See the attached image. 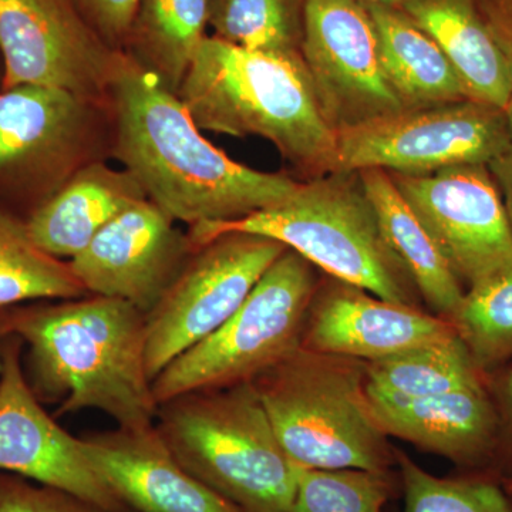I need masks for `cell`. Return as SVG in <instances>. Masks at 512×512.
Masks as SVG:
<instances>
[{
	"label": "cell",
	"instance_id": "3",
	"mask_svg": "<svg viewBox=\"0 0 512 512\" xmlns=\"http://www.w3.org/2000/svg\"><path fill=\"white\" fill-rule=\"evenodd\" d=\"M177 96L201 131L265 138L309 177L335 173L338 133L320 109L301 56L207 36Z\"/></svg>",
	"mask_w": 512,
	"mask_h": 512
},
{
	"label": "cell",
	"instance_id": "9",
	"mask_svg": "<svg viewBox=\"0 0 512 512\" xmlns=\"http://www.w3.org/2000/svg\"><path fill=\"white\" fill-rule=\"evenodd\" d=\"M286 249L275 239L245 232H227L195 247L174 284L146 315L151 383L185 350L221 328Z\"/></svg>",
	"mask_w": 512,
	"mask_h": 512
},
{
	"label": "cell",
	"instance_id": "33",
	"mask_svg": "<svg viewBox=\"0 0 512 512\" xmlns=\"http://www.w3.org/2000/svg\"><path fill=\"white\" fill-rule=\"evenodd\" d=\"M488 170L493 175L495 184L503 197L505 212H507L512 232V147L501 156L494 158L488 164Z\"/></svg>",
	"mask_w": 512,
	"mask_h": 512
},
{
	"label": "cell",
	"instance_id": "17",
	"mask_svg": "<svg viewBox=\"0 0 512 512\" xmlns=\"http://www.w3.org/2000/svg\"><path fill=\"white\" fill-rule=\"evenodd\" d=\"M90 463L133 512H242L178 463L156 424L80 437Z\"/></svg>",
	"mask_w": 512,
	"mask_h": 512
},
{
	"label": "cell",
	"instance_id": "21",
	"mask_svg": "<svg viewBox=\"0 0 512 512\" xmlns=\"http://www.w3.org/2000/svg\"><path fill=\"white\" fill-rule=\"evenodd\" d=\"M357 174L387 245L412 279L417 293L439 318L450 322L464 298L456 272L397 190L389 173L373 168Z\"/></svg>",
	"mask_w": 512,
	"mask_h": 512
},
{
	"label": "cell",
	"instance_id": "34",
	"mask_svg": "<svg viewBox=\"0 0 512 512\" xmlns=\"http://www.w3.org/2000/svg\"><path fill=\"white\" fill-rule=\"evenodd\" d=\"M500 43L503 46L505 56H507L508 67H510V94H508L507 103H505L503 111L505 121H507L508 133H510L512 141V46L503 42V40H500Z\"/></svg>",
	"mask_w": 512,
	"mask_h": 512
},
{
	"label": "cell",
	"instance_id": "18",
	"mask_svg": "<svg viewBox=\"0 0 512 512\" xmlns=\"http://www.w3.org/2000/svg\"><path fill=\"white\" fill-rule=\"evenodd\" d=\"M373 417L387 437L473 464L490 453L497 416L483 386L437 396L407 397L367 386Z\"/></svg>",
	"mask_w": 512,
	"mask_h": 512
},
{
	"label": "cell",
	"instance_id": "2",
	"mask_svg": "<svg viewBox=\"0 0 512 512\" xmlns=\"http://www.w3.org/2000/svg\"><path fill=\"white\" fill-rule=\"evenodd\" d=\"M9 335L28 348V382L57 414L97 410L123 429L156 424L146 369V315L130 303L86 295L8 309Z\"/></svg>",
	"mask_w": 512,
	"mask_h": 512
},
{
	"label": "cell",
	"instance_id": "27",
	"mask_svg": "<svg viewBox=\"0 0 512 512\" xmlns=\"http://www.w3.org/2000/svg\"><path fill=\"white\" fill-rule=\"evenodd\" d=\"M450 322L478 369L512 356V269L471 285Z\"/></svg>",
	"mask_w": 512,
	"mask_h": 512
},
{
	"label": "cell",
	"instance_id": "25",
	"mask_svg": "<svg viewBox=\"0 0 512 512\" xmlns=\"http://www.w3.org/2000/svg\"><path fill=\"white\" fill-rule=\"evenodd\" d=\"M86 295L69 262L42 251L26 220L0 207V309Z\"/></svg>",
	"mask_w": 512,
	"mask_h": 512
},
{
	"label": "cell",
	"instance_id": "4",
	"mask_svg": "<svg viewBox=\"0 0 512 512\" xmlns=\"http://www.w3.org/2000/svg\"><path fill=\"white\" fill-rule=\"evenodd\" d=\"M156 427L195 480L242 512H289L296 467L254 384L198 390L158 404Z\"/></svg>",
	"mask_w": 512,
	"mask_h": 512
},
{
	"label": "cell",
	"instance_id": "11",
	"mask_svg": "<svg viewBox=\"0 0 512 512\" xmlns=\"http://www.w3.org/2000/svg\"><path fill=\"white\" fill-rule=\"evenodd\" d=\"M2 89L35 84L109 103L124 53L116 52L69 0H0Z\"/></svg>",
	"mask_w": 512,
	"mask_h": 512
},
{
	"label": "cell",
	"instance_id": "12",
	"mask_svg": "<svg viewBox=\"0 0 512 512\" xmlns=\"http://www.w3.org/2000/svg\"><path fill=\"white\" fill-rule=\"evenodd\" d=\"M390 177L461 282L512 269L510 222L488 165Z\"/></svg>",
	"mask_w": 512,
	"mask_h": 512
},
{
	"label": "cell",
	"instance_id": "26",
	"mask_svg": "<svg viewBox=\"0 0 512 512\" xmlns=\"http://www.w3.org/2000/svg\"><path fill=\"white\" fill-rule=\"evenodd\" d=\"M305 0H211L208 26L231 45L301 56Z\"/></svg>",
	"mask_w": 512,
	"mask_h": 512
},
{
	"label": "cell",
	"instance_id": "7",
	"mask_svg": "<svg viewBox=\"0 0 512 512\" xmlns=\"http://www.w3.org/2000/svg\"><path fill=\"white\" fill-rule=\"evenodd\" d=\"M315 268L286 249L221 328L185 350L156 377L157 404L198 390L251 383L298 349L319 289Z\"/></svg>",
	"mask_w": 512,
	"mask_h": 512
},
{
	"label": "cell",
	"instance_id": "10",
	"mask_svg": "<svg viewBox=\"0 0 512 512\" xmlns=\"http://www.w3.org/2000/svg\"><path fill=\"white\" fill-rule=\"evenodd\" d=\"M301 55L336 133L404 110L384 73L375 26L360 0H305Z\"/></svg>",
	"mask_w": 512,
	"mask_h": 512
},
{
	"label": "cell",
	"instance_id": "24",
	"mask_svg": "<svg viewBox=\"0 0 512 512\" xmlns=\"http://www.w3.org/2000/svg\"><path fill=\"white\" fill-rule=\"evenodd\" d=\"M366 383L407 397L437 396L483 386L480 369L457 333L366 363Z\"/></svg>",
	"mask_w": 512,
	"mask_h": 512
},
{
	"label": "cell",
	"instance_id": "37",
	"mask_svg": "<svg viewBox=\"0 0 512 512\" xmlns=\"http://www.w3.org/2000/svg\"><path fill=\"white\" fill-rule=\"evenodd\" d=\"M505 396H507V402L510 404L512 412V369L511 372L508 373L507 380H505Z\"/></svg>",
	"mask_w": 512,
	"mask_h": 512
},
{
	"label": "cell",
	"instance_id": "29",
	"mask_svg": "<svg viewBox=\"0 0 512 512\" xmlns=\"http://www.w3.org/2000/svg\"><path fill=\"white\" fill-rule=\"evenodd\" d=\"M402 473L404 512H512L510 495L480 478L431 476L412 458L394 450Z\"/></svg>",
	"mask_w": 512,
	"mask_h": 512
},
{
	"label": "cell",
	"instance_id": "6",
	"mask_svg": "<svg viewBox=\"0 0 512 512\" xmlns=\"http://www.w3.org/2000/svg\"><path fill=\"white\" fill-rule=\"evenodd\" d=\"M251 383L295 466L377 473L392 466L394 451L367 399L366 362L299 346Z\"/></svg>",
	"mask_w": 512,
	"mask_h": 512
},
{
	"label": "cell",
	"instance_id": "20",
	"mask_svg": "<svg viewBox=\"0 0 512 512\" xmlns=\"http://www.w3.org/2000/svg\"><path fill=\"white\" fill-rule=\"evenodd\" d=\"M399 9L443 50L468 99L504 109L508 59L476 0H404Z\"/></svg>",
	"mask_w": 512,
	"mask_h": 512
},
{
	"label": "cell",
	"instance_id": "15",
	"mask_svg": "<svg viewBox=\"0 0 512 512\" xmlns=\"http://www.w3.org/2000/svg\"><path fill=\"white\" fill-rule=\"evenodd\" d=\"M194 249L188 232L143 200L117 215L67 262L89 295L121 299L148 315Z\"/></svg>",
	"mask_w": 512,
	"mask_h": 512
},
{
	"label": "cell",
	"instance_id": "22",
	"mask_svg": "<svg viewBox=\"0 0 512 512\" xmlns=\"http://www.w3.org/2000/svg\"><path fill=\"white\" fill-rule=\"evenodd\" d=\"M365 6L375 26L384 73L404 110L468 99L443 50L403 10Z\"/></svg>",
	"mask_w": 512,
	"mask_h": 512
},
{
	"label": "cell",
	"instance_id": "13",
	"mask_svg": "<svg viewBox=\"0 0 512 512\" xmlns=\"http://www.w3.org/2000/svg\"><path fill=\"white\" fill-rule=\"evenodd\" d=\"M101 104L55 87L0 90V188L45 201L92 163ZM39 202V204H40Z\"/></svg>",
	"mask_w": 512,
	"mask_h": 512
},
{
	"label": "cell",
	"instance_id": "28",
	"mask_svg": "<svg viewBox=\"0 0 512 512\" xmlns=\"http://www.w3.org/2000/svg\"><path fill=\"white\" fill-rule=\"evenodd\" d=\"M296 467L289 512H382L390 497L387 473Z\"/></svg>",
	"mask_w": 512,
	"mask_h": 512
},
{
	"label": "cell",
	"instance_id": "35",
	"mask_svg": "<svg viewBox=\"0 0 512 512\" xmlns=\"http://www.w3.org/2000/svg\"><path fill=\"white\" fill-rule=\"evenodd\" d=\"M8 338V309H0V376H2L3 355H5V345Z\"/></svg>",
	"mask_w": 512,
	"mask_h": 512
},
{
	"label": "cell",
	"instance_id": "23",
	"mask_svg": "<svg viewBox=\"0 0 512 512\" xmlns=\"http://www.w3.org/2000/svg\"><path fill=\"white\" fill-rule=\"evenodd\" d=\"M211 0H138L126 55L177 94L204 42Z\"/></svg>",
	"mask_w": 512,
	"mask_h": 512
},
{
	"label": "cell",
	"instance_id": "8",
	"mask_svg": "<svg viewBox=\"0 0 512 512\" xmlns=\"http://www.w3.org/2000/svg\"><path fill=\"white\" fill-rule=\"evenodd\" d=\"M504 111L477 100L403 110L339 131L336 171L423 175L454 165H488L510 150Z\"/></svg>",
	"mask_w": 512,
	"mask_h": 512
},
{
	"label": "cell",
	"instance_id": "32",
	"mask_svg": "<svg viewBox=\"0 0 512 512\" xmlns=\"http://www.w3.org/2000/svg\"><path fill=\"white\" fill-rule=\"evenodd\" d=\"M498 39L512 46V0H476Z\"/></svg>",
	"mask_w": 512,
	"mask_h": 512
},
{
	"label": "cell",
	"instance_id": "31",
	"mask_svg": "<svg viewBox=\"0 0 512 512\" xmlns=\"http://www.w3.org/2000/svg\"><path fill=\"white\" fill-rule=\"evenodd\" d=\"M70 5L116 52H126L138 0H69Z\"/></svg>",
	"mask_w": 512,
	"mask_h": 512
},
{
	"label": "cell",
	"instance_id": "36",
	"mask_svg": "<svg viewBox=\"0 0 512 512\" xmlns=\"http://www.w3.org/2000/svg\"><path fill=\"white\" fill-rule=\"evenodd\" d=\"M360 2L372 3V5L393 6V8H399L404 0H360Z\"/></svg>",
	"mask_w": 512,
	"mask_h": 512
},
{
	"label": "cell",
	"instance_id": "38",
	"mask_svg": "<svg viewBox=\"0 0 512 512\" xmlns=\"http://www.w3.org/2000/svg\"><path fill=\"white\" fill-rule=\"evenodd\" d=\"M505 493L512 497V477L510 480H507V483H505Z\"/></svg>",
	"mask_w": 512,
	"mask_h": 512
},
{
	"label": "cell",
	"instance_id": "5",
	"mask_svg": "<svg viewBox=\"0 0 512 512\" xmlns=\"http://www.w3.org/2000/svg\"><path fill=\"white\" fill-rule=\"evenodd\" d=\"M194 247L227 232L275 239L345 282L377 298L416 302V288L387 245L357 173H329L301 183L275 207L237 221L188 228Z\"/></svg>",
	"mask_w": 512,
	"mask_h": 512
},
{
	"label": "cell",
	"instance_id": "30",
	"mask_svg": "<svg viewBox=\"0 0 512 512\" xmlns=\"http://www.w3.org/2000/svg\"><path fill=\"white\" fill-rule=\"evenodd\" d=\"M0 512H110L77 495L0 473Z\"/></svg>",
	"mask_w": 512,
	"mask_h": 512
},
{
	"label": "cell",
	"instance_id": "14",
	"mask_svg": "<svg viewBox=\"0 0 512 512\" xmlns=\"http://www.w3.org/2000/svg\"><path fill=\"white\" fill-rule=\"evenodd\" d=\"M22 340L9 335L0 376V471L59 488L110 512H133L94 470L80 437L63 429L33 392Z\"/></svg>",
	"mask_w": 512,
	"mask_h": 512
},
{
	"label": "cell",
	"instance_id": "16",
	"mask_svg": "<svg viewBox=\"0 0 512 512\" xmlns=\"http://www.w3.org/2000/svg\"><path fill=\"white\" fill-rule=\"evenodd\" d=\"M456 333L448 320L416 306L384 301L345 282L316 292L301 346L370 363Z\"/></svg>",
	"mask_w": 512,
	"mask_h": 512
},
{
	"label": "cell",
	"instance_id": "19",
	"mask_svg": "<svg viewBox=\"0 0 512 512\" xmlns=\"http://www.w3.org/2000/svg\"><path fill=\"white\" fill-rule=\"evenodd\" d=\"M143 200L146 194L133 174L94 160L37 204L26 225L37 247L70 261L117 215Z\"/></svg>",
	"mask_w": 512,
	"mask_h": 512
},
{
	"label": "cell",
	"instance_id": "1",
	"mask_svg": "<svg viewBox=\"0 0 512 512\" xmlns=\"http://www.w3.org/2000/svg\"><path fill=\"white\" fill-rule=\"evenodd\" d=\"M107 104L114 120L113 156L147 200L188 228L275 207L301 184L232 160L202 136L177 94L126 53Z\"/></svg>",
	"mask_w": 512,
	"mask_h": 512
}]
</instances>
